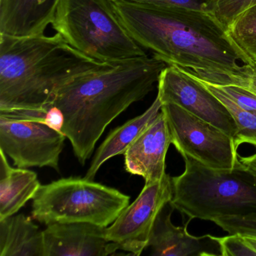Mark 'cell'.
<instances>
[{
	"mask_svg": "<svg viewBox=\"0 0 256 256\" xmlns=\"http://www.w3.org/2000/svg\"><path fill=\"white\" fill-rule=\"evenodd\" d=\"M158 6L180 7L206 12L214 14L216 0H113Z\"/></svg>",
	"mask_w": 256,
	"mask_h": 256,
	"instance_id": "cell-21",
	"label": "cell"
},
{
	"mask_svg": "<svg viewBox=\"0 0 256 256\" xmlns=\"http://www.w3.org/2000/svg\"><path fill=\"white\" fill-rule=\"evenodd\" d=\"M230 100L240 108L256 114V94L244 86H221Z\"/></svg>",
	"mask_w": 256,
	"mask_h": 256,
	"instance_id": "cell-23",
	"label": "cell"
},
{
	"mask_svg": "<svg viewBox=\"0 0 256 256\" xmlns=\"http://www.w3.org/2000/svg\"><path fill=\"white\" fill-rule=\"evenodd\" d=\"M114 64L84 54L58 32L0 34V112H46L64 85Z\"/></svg>",
	"mask_w": 256,
	"mask_h": 256,
	"instance_id": "cell-3",
	"label": "cell"
},
{
	"mask_svg": "<svg viewBox=\"0 0 256 256\" xmlns=\"http://www.w3.org/2000/svg\"><path fill=\"white\" fill-rule=\"evenodd\" d=\"M162 104H176L234 138L236 124L226 106L194 76L172 66L162 72L158 95Z\"/></svg>",
	"mask_w": 256,
	"mask_h": 256,
	"instance_id": "cell-10",
	"label": "cell"
},
{
	"mask_svg": "<svg viewBox=\"0 0 256 256\" xmlns=\"http://www.w3.org/2000/svg\"><path fill=\"white\" fill-rule=\"evenodd\" d=\"M172 144L167 120L161 110L124 154L126 170L142 176L145 184L160 180L166 174V156Z\"/></svg>",
	"mask_w": 256,
	"mask_h": 256,
	"instance_id": "cell-12",
	"label": "cell"
},
{
	"mask_svg": "<svg viewBox=\"0 0 256 256\" xmlns=\"http://www.w3.org/2000/svg\"><path fill=\"white\" fill-rule=\"evenodd\" d=\"M220 246L222 256H256V252L248 245L244 235L229 234L226 236H214Z\"/></svg>",
	"mask_w": 256,
	"mask_h": 256,
	"instance_id": "cell-22",
	"label": "cell"
},
{
	"mask_svg": "<svg viewBox=\"0 0 256 256\" xmlns=\"http://www.w3.org/2000/svg\"><path fill=\"white\" fill-rule=\"evenodd\" d=\"M228 30L238 47L252 60H256V5L240 14Z\"/></svg>",
	"mask_w": 256,
	"mask_h": 256,
	"instance_id": "cell-18",
	"label": "cell"
},
{
	"mask_svg": "<svg viewBox=\"0 0 256 256\" xmlns=\"http://www.w3.org/2000/svg\"><path fill=\"white\" fill-rule=\"evenodd\" d=\"M114 4L134 41L168 66L210 84L248 88L252 60L214 14L126 1Z\"/></svg>",
	"mask_w": 256,
	"mask_h": 256,
	"instance_id": "cell-1",
	"label": "cell"
},
{
	"mask_svg": "<svg viewBox=\"0 0 256 256\" xmlns=\"http://www.w3.org/2000/svg\"><path fill=\"white\" fill-rule=\"evenodd\" d=\"M202 82V80H200ZM228 109L236 124V134L234 140L238 149L242 144H250L256 148V114L240 108L222 89L221 86L202 82Z\"/></svg>",
	"mask_w": 256,
	"mask_h": 256,
	"instance_id": "cell-17",
	"label": "cell"
},
{
	"mask_svg": "<svg viewBox=\"0 0 256 256\" xmlns=\"http://www.w3.org/2000/svg\"><path fill=\"white\" fill-rule=\"evenodd\" d=\"M252 74L248 83V89L256 94V60H252L251 64Z\"/></svg>",
	"mask_w": 256,
	"mask_h": 256,
	"instance_id": "cell-26",
	"label": "cell"
},
{
	"mask_svg": "<svg viewBox=\"0 0 256 256\" xmlns=\"http://www.w3.org/2000/svg\"><path fill=\"white\" fill-rule=\"evenodd\" d=\"M174 208L166 211V206L156 220L150 236L148 247L152 256H221L220 246L214 236H194L187 230L188 222L184 226H175L172 222Z\"/></svg>",
	"mask_w": 256,
	"mask_h": 256,
	"instance_id": "cell-13",
	"label": "cell"
},
{
	"mask_svg": "<svg viewBox=\"0 0 256 256\" xmlns=\"http://www.w3.org/2000/svg\"><path fill=\"white\" fill-rule=\"evenodd\" d=\"M162 106L161 101L156 97L150 107L142 114L112 130L98 146L84 178L94 180L100 168L106 162L116 156L124 155L136 139L157 118L161 112Z\"/></svg>",
	"mask_w": 256,
	"mask_h": 256,
	"instance_id": "cell-14",
	"label": "cell"
},
{
	"mask_svg": "<svg viewBox=\"0 0 256 256\" xmlns=\"http://www.w3.org/2000/svg\"><path fill=\"white\" fill-rule=\"evenodd\" d=\"M244 236L248 245L256 252V236H248V235H244Z\"/></svg>",
	"mask_w": 256,
	"mask_h": 256,
	"instance_id": "cell-27",
	"label": "cell"
},
{
	"mask_svg": "<svg viewBox=\"0 0 256 256\" xmlns=\"http://www.w3.org/2000/svg\"><path fill=\"white\" fill-rule=\"evenodd\" d=\"M106 227L88 222L53 223L43 230L44 256H107L119 250Z\"/></svg>",
	"mask_w": 256,
	"mask_h": 256,
	"instance_id": "cell-11",
	"label": "cell"
},
{
	"mask_svg": "<svg viewBox=\"0 0 256 256\" xmlns=\"http://www.w3.org/2000/svg\"><path fill=\"white\" fill-rule=\"evenodd\" d=\"M64 115L56 107H49L46 112L44 124L54 130L60 131L64 126Z\"/></svg>",
	"mask_w": 256,
	"mask_h": 256,
	"instance_id": "cell-24",
	"label": "cell"
},
{
	"mask_svg": "<svg viewBox=\"0 0 256 256\" xmlns=\"http://www.w3.org/2000/svg\"><path fill=\"white\" fill-rule=\"evenodd\" d=\"M185 170L172 178L170 205L188 220L214 221L256 212V176L240 162L232 169L208 167L184 154Z\"/></svg>",
	"mask_w": 256,
	"mask_h": 256,
	"instance_id": "cell-4",
	"label": "cell"
},
{
	"mask_svg": "<svg viewBox=\"0 0 256 256\" xmlns=\"http://www.w3.org/2000/svg\"><path fill=\"white\" fill-rule=\"evenodd\" d=\"M228 234L256 236V212L241 216H222L214 221Z\"/></svg>",
	"mask_w": 256,
	"mask_h": 256,
	"instance_id": "cell-20",
	"label": "cell"
},
{
	"mask_svg": "<svg viewBox=\"0 0 256 256\" xmlns=\"http://www.w3.org/2000/svg\"><path fill=\"white\" fill-rule=\"evenodd\" d=\"M172 144L211 168L232 169L240 164L233 138L212 124L172 103L162 104Z\"/></svg>",
	"mask_w": 256,
	"mask_h": 256,
	"instance_id": "cell-7",
	"label": "cell"
},
{
	"mask_svg": "<svg viewBox=\"0 0 256 256\" xmlns=\"http://www.w3.org/2000/svg\"><path fill=\"white\" fill-rule=\"evenodd\" d=\"M256 5V0H216L214 16L226 28L245 10Z\"/></svg>",
	"mask_w": 256,
	"mask_h": 256,
	"instance_id": "cell-19",
	"label": "cell"
},
{
	"mask_svg": "<svg viewBox=\"0 0 256 256\" xmlns=\"http://www.w3.org/2000/svg\"><path fill=\"white\" fill-rule=\"evenodd\" d=\"M52 25L72 47L101 62L148 56L122 24L113 0H60Z\"/></svg>",
	"mask_w": 256,
	"mask_h": 256,
	"instance_id": "cell-5",
	"label": "cell"
},
{
	"mask_svg": "<svg viewBox=\"0 0 256 256\" xmlns=\"http://www.w3.org/2000/svg\"><path fill=\"white\" fill-rule=\"evenodd\" d=\"M172 198V180L168 174L160 180L145 184L137 198L106 227V239L119 250L140 256L148 247L157 216Z\"/></svg>",
	"mask_w": 256,
	"mask_h": 256,
	"instance_id": "cell-8",
	"label": "cell"
},
{
	"mask_svg": "<svg viewBox=\"0 0 256 256\" xmlns=\"http://www.w3.org/2000/svg\"><path fill=\"white\" fill-rule=\"evenodd\" d=\"M238 160L244 168L246 169L256 176V154L250 156L242 157L238 156Z\"/></svg>",
	"mask_w": 256,
	"mask_h": 256,
	"instance_id": "cell-25",
	"label": "cell"
},
{
	"mask_svg": "<svg viewBox=\"0 0 256 256\" xmlns=\"http://www.w3.org/2000/svg\"><path fill=\"white\" fill-rule=\"evenodd\" d=\"M167 66L154 56L134 58L80 76L58 90L48 108L62 112L61 132L82 166L108 126L154 90Z\"/></svg>",
	"mask_w": 256,
	"mask_h": 256,
	"instance_id": "cell-2",
	"label": "cell"
},
{
	"mask_svg": "<svg viewBox=\"0 0 256 256\" xmlns=\"http://www.w3.org/2000/svg\"><path fill=\"white\" fill-rule=\"evenodd\" d=\"M32 200V218L46 226L88 222L108 227L130 204V197L100 182L71 176L40 186Z\"/></svg>",
	"mask_w": 256,
	"mask_h": 256,
	"instance_id": "cell-6",
	"label": "cell"
},
{
	"mask_svg": "<svg viewBox=\"0 0 256 256\" xmlns=\"http://www.w3.org/2000/svg\"><path fill=\"white\" fill-rule=\"evenodd\" d=\"M0 220L17 214L40 188L36 173L28 168H12L0 150Z\"/></svg>",
	"mask_w": 256,
	"mask_h": 256,
	"instance_id": "cell-15",
	"label": "cell"
},
{
	"mask_svg": "<svg viewBox=\"0 0 256 256\" xmlns=\"http://www.w3.org/2000/svg\"><path fill=\"white\" fill-rule=\"evenodd\" d=\"M0 256H44L43 230L22 214L0 220Z\"/></svg>",
	"mask_w": 256,
	"mask_h": 256,
	"instance_id": "cell-16",
	"label": "cell"
},
{
	"mask_svg": "<svg viewBox=\"0 0 256 256\" xmlns=\"http://www.w3.org/2000/svg\"><path fill=\"white\" fill-rule=\"evenodd\" d=\"M66 138L43 122L0 116V150L18 168H52L60 172Z\"/></svg>",
	"mask_w": 256,
	"mask_h": 256,
	"instance_id": "cell-9",
	"label": "cell"
}]
</instances>
